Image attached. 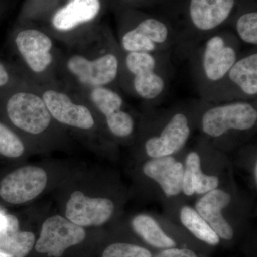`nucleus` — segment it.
<instances>
[{
    "mask_svg": "<svg viewBox=\"0 0 257 257\" xmlns=\"http://www.w3.org/2000/svg\"><path fill=\"white\" fill-rule=\"evenodd\" d=\"M85 237L82 226L61 216H51L42 224L35 248L49 256L60 257L67 248L82 242Z\"/></svg>",
    "mask_w": 257,
    "mask_h": 257,
    "instance_id": "12",
    "label": "nucleus"
},
{
    "mask_svg": "<svg viewBox=\"0 0 257 257\" xmlns=\"http://www.w3.org/2000/svg\"><path fill=\"white\" fill-rule=\"evenodd\" d=\"M68 47L61 57V82L79 90L119 87L123 52L111 34L90 31Z\"/></svg>",
    "mask_w": 257,
    "mask_h": 257,
    "instance_id": "1",
    "label": "nucleus"
},
{
    "mask_svg": "<svg viewBox=\"0 0 257 257\" xmlns=\"http://www.w3.org/2000/svg\"><path fill=\"white\" fill-rule=\"evenodd\" d=\"M143 175L159 186L167 198L182 193L184 162L177 155L147 159L142 167Z\"/></svg>",
    "mask_w": 257,
    "mask_h": 257,
    "instance_id": "16",
    "label": "nucleus"
},
{
    "mask_svg": "<svg viewBox=\"0 0 257 257\" xmlns=\"http://www.w3.org/2000/svg\"><path fill=\"white\" fill-rule=\"evenodd\" d=\"M152 257H199L197 253L189 248L177 247L165 248L155 256Z\"/></svg>",
    "mask_w": 257,
    "mask_h": 257,
    "instance_id": "26",
    "label": "nucleus"
},
{
    "mask_svg": "<svg viewBox=\"0 0 257 257\" xmlns=\"http://www.w3.org/2000/svg\"><path fill=\"white\" fill-rule=\"evenodd\" d=\"M101 117L107 131L115 138H131L136 133V119L126 108V101L108 109Z\"/></svg>",
    "mask_w": 257,
    "mask_h": 257,
    "instance_id": "20",
    "label": "nucleus"
},
{
    "mask_svg": "<svg viewBox=\"0 0 257 257\" xmlns=\"http://www.w3.org/2000/svg\"><path fill=\"white\" fill-rule=\"evenodd\" d=\"M242 44L233 33H214L199 43L187 58L200 99L212 102L226 74L239 56Z\"/></svg>",
    "mask_w": 257,
    "mask_h": 257,
    "instance_id": "4",
    "label": "nucleus"
},
{
    "mask_svg": "<svg viewBox=\"0 0 257 257\" xmlns=\"http://www.w3.org/2000/svg\"><path fill=\"white\" fill-rule=\"evenodd\" d=\"M12 52L25 79L37 84L59 82V67L62 52L47 32L37 28L18 29L9 39Z\"/></svg>",
    "mask_w": 257,
    "mask_h": 257,
    "instance_id": "6",
    "label": "nucleus"
},
{
    "mask_svg": "<svg viewBox=\"0 0 257 257\" xmlns=\"http://www.w3.org/2000/svg\"><path fill=\"white\" fill-rule=\"evenodd\" d=\"M232 201L231 193L218 187L199 196L194 205V209L210 225L220 239L229 241L234 237V229L226 216V209Z\"/></svg>",
    "mask_w": 257,
    "mask_h": 257,
    "instance_id": "15",
    "label": "nucleus"
},
{
    "mask_svg": "<svg viewBox=\"0 0 257 257\" xmlns=\"http://www.w3.org/2000/svg\"><path fill=\"white\" fill-rule=\"evenodd\" d=\"M143 147L149 158L177 155L197 128V101L145 114Z\"/></svg>",
    "mask_w": 257,
    "mask_h": 257,
    "instance_id": "2",
    "label": "nucleus"
},
{
    "mask_svg": "<svg viewBox=\"0 0 257 257\" xmlns=\"http://www.w3.org/2000/svg\"><path fill=\"white\" fill-rule=\"evenodd\" d=\"M25 150V145L18 134L0 121V155L18 158L23 155Z\"/></svg>",
    "mask_w": 257,
    "mask_h": 257,
    "instance_id": "23",
    "label": "nucleus"
},
{
    "mask_svg": "<svg viewBox=\"0 0 257 257\" xmlns=\"http://www.w3.org/2000/svg\"><path fill=\"white\" fill-rule=\"evenodd\" d=\"M8 224L0 233V249L13 257H25L35 243V236L30 231H20L18 218L7 214Z\"/></svg>",
    "mask_w": 257,
    "mask_h": 257,
    "instance_id": "18",
    "label": "nucleus"
},
{
    "mask_svg": "<svg viewBox=\"0 0 257 257\" xmlns=\"http://www.w3.org/2000/svg\"><path fill=\"white\" fill-rule=\"evenodd\" d=\"M179 217L182 226L197 239L211 246L220 242V238L194 207L184 206L179 210Z\"/></svg>",
    "mask_w": 257,
    "mask_h": 257,
    "instance_id": "21",
    "label": "nucleus"
},
{
    "mask_svg": "<svg viewBox=\"0 0 257 257\" xmlns=\"http://www.w3.org/2000/svg\"><path fill=\"white\" fill-rule=\"evenodd\" d=\"M131 225L134 231L152 247L165 249L177 246L175 240L165 233L153 216L139 214L133 218Z\"/></svg>",
    "mask_w": 257,
    "mask_h": 257,
    "instance_id": "19",
    "label": "nucleus"
},
{
    "mask_svg": "<svg viewBox=\"0 0 257 257\" xmlns=\"http://www.w3.org/2000/svg\"><path fill=\"white\" fill-rule=\"evenodd\" d=\"M114 202L107 198L87 197L76 191L71 194L66 205L68 220L79 226H99L106 224L114 212Z\"/></svg>",
    "mask_w": 257,
    "mask_h": 257,
    "instance_id": "14",
    "label": "nucleus"
},
{
    "mask_svg": "<svg viewBox=\"0 0 257 257\" xmlns=\"http://www.w3.org/2000/svg\"><path fill=\"white\" fill-rule=\"evenodd\" d=\"M101 8L100 0H70L52 15L50 35L68 46L84 36L81 30L95 20Z\"/></svg>",
    "mask_w": 257,
    "mask_h": 257,
    "instance_id": "11",
    "label": "nucleus"
},
{
    "mask_svg": "<svg viewBox=\"0 0 257 257\" xmlns=\"http://www.w3.org/2000/svg\"><path fill=\"white\" fill-rule=\"evenodd\" d=\"M172 53L123 52L119 87L150 106L157 104L165 97L170 85Z\"/></svg>",
    "mask_w": 257,
    "mask_h": 257,
    "instance_id": "5",
    "label": "nucleus"
},
{
    "mask_svg": "<svg viewBox=\"0 0 257 257\" xmlns=\"http://www.w3.org/2000/svg\"><path fill=\"white\" fill-rule=\"evenodd\" d=\"M25 79L14 65L0 60V90L13 87Z\"/></svg>",
    "mask_w": 257,
    "mask_h": 257,
    "instance_id": "25",
    "label": "nucleus"
},
{
    "mask_svg": "<svg viewBox=\"0 0 257 257\" xmlns=\"http://www.w3.org/2000/svg\"><path fill=\"white\" fill-rule=\"evenodd\" d=\"M257 125L256 101H197V127L213 147L247 139Z\"/></svg>",
    "mask_w": 257,
    "mask_h": 257,
    "instance_id": "3",
    "label": "nucleus"
},
{
    "mask_svg": "<svg viewBox=\"0 0 257 257\" xmlns=\"http://www.w3.org/2000/svg\"><path fill=\"white\" fill-rule=\"evenodd\" d=\"M8 224V219H7V214L0 211V233L4 231Z\"/></svg>",
    "mask_w": 257,
    "mask_h": 257,
    "instance_id": "27",
    "label": "nucleus"
},
{
    "mask_svg": "<svg viewBox=\"0 0 257 257\" xmlns=\"http://www.w3.org/2000/svg\"><path fill=\"white\" fill-rule=\"evenodd\" d=\"M0 257H13L12 255H10V253L5 252V251H3V250L0 249Z\"/></svg>",
    "mask_w": 257,
    "mask_h": 257,
    "instance_id": "29",
    "label": "nucleus"
},
{
    "mask_svg": "<svg viewBox=\"0 0 257 257\" xmlns=\"http://www.w3.org/2000/svg\"><path fill=\"white\" fill-rule=\"evenodd\" d=\"M47 183V175L43 169L35 166L21 167L1 181L0 197L10 204H24L38 197Z\"/></svg>",
    "mask_w": 257,
    "mask_h": 257,
    "instance_id": "13",
    "label": "nucleus"
},
{
    "mask_svg": "<svg viewBox=\"0 0 257 257\" xmlns=\"http://www.w3.org/2000/svg\"><path fill=\"white\" fill-rule=\"evenodd\" d=\"M220 184L219 176L206 173L199 150H192L187 154L184 161L182 194L187 197L202 196Z\"/></svg>",
    "mask_w": 257,
    "mask_h": 257,
    "instance_id": "17",
    "label": "nucleus"
},
{
    "mask_svg": "<svg viewBox=\"0 0 257 257\" xmlns=\"http://www.w3.org/2000/svg\"><path fill=\"white\" fill-rule=\"evenodd\" d=\"M52 118L69 127L92 131L96 127V111L89 101L73 88L60 82L37 84Z\"/></svg>",
    "mask_w": 257,
    "mask_h": 257,
    "instance_id": "7",
    "label": "nucleus"
},
{
    "mask_svg": "<svg viewBox=\"0 0 257 257\" xmlns=\"http://www.w3.org/2000/svg\"><path fill=\"white\" fill-rule=\"evenodd\" d=\"M252 178H253V184H255V186L257 185V161L255 160V162H253L252 166Z\"/></svg>",
    "mask_w": 257,
    "mask_h": 257,
    "instance_id": "28",
    "label": "nucleus"
},
{
    "mask_svg": "<svg viewBox=\"0 0 257 257\" xmlns=\"http://www.w3.org/2000/svg\"><path fill=\"white\" fill-rule=\"evenodd\" d=\"M256 47L241 53L216 92L212 102L256 101Z\"/></svg>",
    "mask_w": 257,
    "mask_h": 257,
    "instance_id": "10",
    "label": "nucleus"
},
{
    "mask_svg": "<svg viewBox=\"0 0 257 257\" xmlns=\"http://www.w3.org/2000/svg\"><path fill=\"white\" fill-rule=\"evenodd\" d=\"M235 3V0H191L189 16L192 30L179 40L174 52L187 57L199 43L226 23Z\"/></svg>",
    "mask_w": 257,
    "mask_h": 257,
    "instance_id": "8",
    "label": "nucleus"
},
{
    "mask_svg": "<svg viewBox=\"0 0 257 257\" xmlns=\"http://www.w3.org/2000/svg\"><path fill=\"white\" fill-rule=\"evenodd\" d=\"M235 35L241 43L257 46V13L247 12L240 15L235 23Z\"/></svg>",
    "mask_w": 257,
    "mask_h": 257,
    "instance_id": "22",
    "label": "nucleus"
},
{
    "mask_svg": "<svg viewBox=\"0 0 257 257\" xmlns=\"http://www.w3.org/2000/svg\"><path fill=\"white\" fill-rule=\"evenodd\" d=\"M117 40L124 52H174L178 34L157 18H147L119 32Z\"/></svg>",
    "mask_w": 257,
    "mask_h": 257,
    "instance_id": "9",
    "label": "nucleus"
},
{
    "mask_svg": "<svg viewBox=\"0 0 257 257\" xmlns=\"http://www.w3.org/2000/svg\"><path fill=\"white\" fill-rule=\"evenodd\" d=\"M147 248L136 244L115 243L109 245L103 251L101 257H152Z\"/></svg>",
    "mask_w": 257,
    "mask_h": 257,
    "instance_id": "24",
    "label": "nucleus"
}]
</instances>
